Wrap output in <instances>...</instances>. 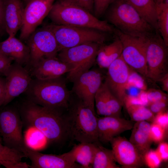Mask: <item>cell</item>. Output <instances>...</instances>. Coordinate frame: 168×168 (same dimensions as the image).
Instances as JSON below:
<instances>
[{
  "label": "cell",
  "instance_id": "obj_41",
  "mask_svg": "<svg viewBox=\"0 0 168 168\" xmlns=\"http://www.w3.org/2000/svg\"><path fill=\"white\" fill-rule=\"evenodd\" d=\"M162 161H166L168 160V144L166 142H160L156 150Z\"/></svg>",
  "mask_w": 168,
  "mask_h": 168
},
{
  "label": "cell",
  "instance_id": "obj_31",
  "mask_svg": "<svg viewBox=\"0 0 168 168\" xmlns=\"http://www.w3.org/2000/svg\"><path fill=\"white\" fill-rule=\"evenodd\" d=\"M102 85L105 101L111 115L120 117L122 104L110 91L105 81Z\"/></svg>",
  "mask_w": 168,
  "mask_h": 168
},
{
  "label": "cell",
  "instance_id": "obj_10",
  "mask_svg": "<svg viewBox=\"0 0 168 168\" xmlns=\"http://www.w3.org/2000/svg\"><path fill=\"white\" fill-rule=\"evenodd\" d=\"M26 40L30 50L29 62L25 67L27 69L42 58L57 56L58 44L52 31L45 26L36 29Z\"/></svg>",
  "mask_w": 168,
  "mask_h": 168
},
{
  "label": "cell",
  "instance_id": "obj_13",
  "mask_svg": "<svg viewBox=\"0 0 168 168\" xmlns=\"http://www.w3.org/2000/svg\"><path fill=\"white\" fill-rule=\"evenodd\" d=\"M102 80L101 72L93 69L79 75L72 82V92L77 98L95 111V97Z\"/></svg>",
  "mask_w": 168,
  "mask_h": 168
},
{
  "label": "cell",
  "instance_id": "obj_1",
  "mask_svg": "<svg viewBox=\"0 0 168 168\" xmlns=\"http://www.w3.org/2000/svg\"><path fill=\"white\" fill-rule=\"evenodd\" d=\"M20 111L24 122L29 127L40 130L49 141L61 142L69 136L66 116L61 111L27 100L21 106Z\"/></svg>",
  "mask_w": 168,
  "mask_h": 168
},
{
  "label": "cell",
  "instance_id": "obj_23",
  "mask_svg": "<svg viewBox=\"0 0 168 168\" xmlns=\"http://www.w3.org/2000/svg\"><path fill=\"white\" fill-rule=\"evenodd\" d=\"M122 46L118 38L107 45L101 44L98 50L96 62L101 68H107L110 65L120 56Z\"/></svg>",
  "mask_w": 168,
  "mask_h": 168
},
{
  "label": "cell",
  "instance_id": "obj_20",
  "mask_svg": "<svg viewBox=\"0 0 168 168\" xmlns=\"http://www.w3.org/2000/svg\"><path fill=\"white\" fill-rule=\"evenodd\" d=\"M24 8L21 0H3L4 19L6 32L15 36L23 23Z\"/></svg>",
  "mask_w": 168,
  "mask_h": 168
},
{
  "label": "cell",
  "instance_id": "obj_11",
  "mask_svg": "<svg viewBox=\"0 0 168 168\" xmlns=\"http://www.w3.org/2000/svg\"><path fill=\"white\" fill-rule=\"evenodd\" d=\"M22 127V121L16 109L6 108L0 112V132L4 145L20 151L26 145Z\"/></svg>",
  "mask_w": 168,
  "mask_h": 168
},
{
  "label": "cell",
  "instance_id": "obj_22",
  "mask_svg": "<svg viewBox=\"0 0 168 168\" xmlns=\"http://www.w3.org/2000/svg\"><path fill=\"white\" fill-rule=\"evenodd\" d=\"M151 124L147 121L136 122L132 128L129 141L143 156L150 149L153 142L150 135Z\"/></svg>",
  "mask_w": 168,
  "mask_h": 168
},
{
  "label": "cell",
  "instance_id": "obj_29",
  "mask_svg": "<svg viewBox=\"0 0 168 168\" xmlns=\"http://www.w3.org/2000/svg\"><path fill=\"white\" fill-rule=\"evenodd\" d=\"M131 120L135 122L147 121L153 122L155 115L146 106L133 105L126 108Z\"/></svg>",
  "mask_w": 168,
  "mask_h": 168
},
{
  "label": "cell",
  "instance_id": "obj_7",
  "mask_svg": "<svg viewBox=\"0 0 168 168\" xmlns=\"http://www.w3.org/2000/svg\"><path fill=\"white\" fill-rule=\"evenodd\" d=\"M101 44L87 43L59 51L57 57L70 67L67 79L72 82L79 75L90 70L96 62L99 49Z\"/></svg>",
  "mask_w": 168,
  "mask_h": 168
},
{
  "label": "cell",
  "instance_id": "obj_42",
  "mask_svg": "<svg viewBox=\"0 0 168 168\" xmlns=\"http://www.w3.org/2000/svg\"><path fill=\"white\" fill-rule=\"evenodd\" d=\"M142 105L138 96L126 95L124 103V105L126 108L132 105Z\"/></svg>",
  "mask_w": 168,
  "mask_h": 168
},
{
  "label": "cell",
  "instance_id": "obj_35",
  "mask_svg": "<svg viewBox=\"0 0 168 168\" xmlns=\"http://www.w3.org/2000/svg\"><path fill=\"white\" fill-rule=\"evenodd\" d=\"M116 0H94V15L97 18L102 16Z\"/></svg>",
  "mask_w": 168,
  "mask_h": 168
},
{
  "label": "cell",
  "instance_id": "obj_36",
  "mask_svg": "<svg viewBox=\"0 0 168 168\" xmlns=\"http://www.w3.org/2000/svg\"><path fill=\"white\" fill-rule=\"evenodd\" d=\"M145 94L148 105L160 100H168L167 95L160 90L150 89L145 91Z\"/></svg>",
  "mask_w": 168,
  "mask_h": 168
},
{
  "label": "cell",
  "instance_id": "obj_12",
  "mask_svg": "<svg viewBox=\"0 0 168 168\" xmlns=\"http://www.w3.org/2000/svg\"><path fill=\"white\" fill-rule=\"evenodd\" d=\"M20 151L25 157L30 160V168H72L81 167L76 163V149L74 147L69 152L58 155L41 153L26 145L21 148Z\"/></svg>",
  "mask_w": 168,
  "mask_h": 168
},
{
  "label": "cell",
  "instance_id": "obj_44",
  "mask_svg": "<svg viewBox=\"0 0 168 168\" xmlns=\"http://www.w3.org/2000/svg\"><path fill=\"white\" fill-rule=\"evenodd\" d=\"M5 94V79L0 76V107L2 106Z\"/></svg>",
  "mask_w": 168,
  "mask_h": 168
},
{
  "label": "cell",
  "instance_id": "obj_30",
  "mask_svg": "<svg viewBox=\"0 0 168 168\" xmlns=\"http://www.w3.org/2000/svg\"><path fill=\"white\" fill-rule=\"evenodd\" d=\"M24 138L26 145L35 150L43 147L47 140L40 130L31 127H30L26 132Z\"/></svg>",
  "mask_w": 168,
  "mask_h": 168
},
{
  "label": "cell",
  "instance_id": "obj_18",
  "mask_svg": "<svg viewBox=\"0 0 168 168\" xmlns=\"http://www.w3.org/2000/svg\"><path fill=\"white\" fill-rule=\"evenodd\" d=\"M27 70L35 78L44 80L62 77L69 72L71 68L57 56L42 58Z\"/></svg>",
  "mask_w": 168,
  "mask_h": 168
},
{
  "label": "cell",
  "instance_id": "obj_40",
  "mask_svg": "<svg viewBox=\"0 0 168 168\" xmlns=\"http://www.w3.org/2000/svg\"><path fill=\"white\" fill-rule=\"evenodd\" d=\"M65 0L81 7L94 14V0Z\"/></svg>",
  "mask_w": 168,
  "mask_h": 168
},
{
  "label": "cell",
  "instance_id": "obj_5",
  "mask_svg": "<svg viewBox=\"0 0 168 168\" xmlns=\"http://www.w3.org/2000/svg\"><path fill=\"white\" fill-rule=\"evenodd\" d=\"M69 113L66 116L69 136L81 142L97 143V119L95 111L78 98L71 105L70 102Z\"/></svg>",
  "mask_w": 168,
  "mask_h": 168
},
{
  "label": "cell",
  "instance_id": "obj_39",
  "mask_svg": "<svg viewBox=\"0 0 168 168\" xmlns=\"http://www.w3.org/2000/svg\"><path fill=\"white\" fill-rule=\"evenodd\" d=\"M153 122L159 125L167 131L168 128L167 111L166 110L156 114Z\"/></svg>",
  "mask_w": 168,
  "mask_h": 168
},
{
  "label": "cell",
  "instance_id": "obj_3",
  "mask_svg": "<svg viewBox=\"0 0 168 168\" xmlns=\"http://www.w3.org/2000/svg\"><path fill=\"white\" fill-rule=\"evenodd\" d=\"M62 77L44 80L32 79L25 92L27 100L43 106L60 111L68 109L71 100L70 93L65 80Z\"/></svg>",
  "mask_w": 168,
  "mask_h": 168
},
{
  "label": "cell",
  "instance_id": "obj_14",
  "mask_svg": "<svg viewBox=\"0 0 168 168\" xmlns=\"http://www.w3.org/2000/svg\"><path fill=\"white\" fill-rule=\"evenodd\" d=\"M54 0H32L24 8L20 40H26L48 15Z\"/></svg>",
  "mask_w": 168,
  "mask_h": 168
},
{
  "label": "cell",
  "instance_id": "obj_38",
  "mask_svg": "<svg viewBox=\"0 0 168 168\" xmlns=\"http://www.w3.org/2000/svg\"><path fill=\"white\" fill-rule=\"evenodd\" d=\"M168 100H162L149 104L147 107L155 115L167 110Z\"/></svg>",
  "mask_w": 168,
  "mask_h": 168
},
{
  "label": "cell",
  "instance_id": "obj_16",
  "mask_svg": "<svg viewBox=\"0 0 168 168\" xmlns=\"http://www.w3.org/2000/svg\"><path fill=\"white\" fill-rule=\"evenodd\" d=\"M5 77V94L3 106L25 92L32 80L28 71L16 63L12 64Z\"/></svg>",
  "mask_w": 168,
  "mask_h": 168
},
{
  "label": "cell",
  "instance_id": "obj_25",
  "mask_svg": "<svg viewBox=\"0 0 168 168\" xmlns=\"http://www.w3.org/2000/svg\"><path fill=\"white\" fill-rule=\"evenodd\" d=\"M25 157L21 151L0 143V166L7 168H28L30 165L22 161Z\"/></svg>",
  "mask_w": 168,
  "mask_h": 168
},
{
  "label": "cell",
  "instance_id": "obj_34",
  "mask_svg": "<svg viewBox=\"0 0 168 168\" xmlns=\"http://www.w3.org/2000/svg\"><path fill=\"white\" fill-rule=\"evenodd\" d=\"M166 131L159 125L152 122L151 124L150 135L152 141L160 143L164 139Z\"/></svg>",
  "mask_w": 168,
  "mask_h": 168
},
{
  "label": "cell",
  "instance_id": "obj_33",
  "mask_svg": "<svg viewBox=\"0 0 168 168\" xmlns=\"http://www.w3.org/2000/svg\"><path fill=\"white\" fill-rule=\"evenodd\" d=\"M143 157L144 163L150 168H158L162 161L156 150L150 149Z\"/></svg>",
  "mask_w": 168,
  "mask_h": 168
},
{
  "label": "cell",
  "instance_id": "obj_15",
  "mask_svg": "<svg viewBox=\"0 0 168 168\" xmlns=\"http://www.w3.org/2000/svg\"><path fill=\"white\" fill-rule=\"evenodd\" d=\"M107 69L105 81L110 91L123 106L132 69L125 62L121 55Z\"/></svg>",
  "mask_w": 168,
  "mask_h": 168
},
{
  "label": "cell",
  "instance_id": "obj_4",
  "mask_svg": "<svg viewBox=\"0 0 168 168\" xmlns=\"http://www.w3.org/2000/svg\"><path fill=\"white\" fill-rule=\"evenodd\" d=\"M110 6L107 19L122 32L134 36L147 37L157 31L126 0H116Z\"/></svg>",
  "mask_w": 168,
  "mask_h": 168
},
{
  "label": "cell",
  "instance_id": "obj_47",
  "mask_svg": "<svg viewBox=\"0 0 168 168\" xmlns=\"http://www.w3.org/2000/svg\"><path fill=\"white\" fill-rule=\"evenodd\" d=\"M2 137L1 135L0 132V143H2Z\"/></svg>",
  "mask_w": 168,
  "mask_h": 168
},
{
  "label": "cell",
  "instance_id": "obj_26",
  "mask_svg": "<svg viewBox=\"0 0 168 168\" xmlns=\"http://www.w3.org/2000/svg\"><path fill=\"white\" fill-rule=\"evenodd\" d=\"M74 147L76 149L75 162L82 168H92L98 147L97 143L81 142Z\"/></svg>",
  "mask_w": 168,
  "mask_h": 168
},
{
  "label": "cell",
  "instance_id": "obj_6",
  "mask_svg": "<svg viewBox=\"0 0 168 168\" xmlns=\"http://www.w3.org/2000/svg\"><path fill=\"white\" fill-rule=\"evenodd\" d=\"M45 26L53 33L58 45L59 52L87 43L102 44L107 39L106 33L95 29L53 23Z\"/></svg>",
  "mask_w": 168,
  "mask_h": 168
},
{
  "label": "cell",
  "instance_id": "obj_37",
  "mask_svg": "<svg viewBox=\"0 0 168 168\" xmlns=\"http://www.w3.org/2000/svg\"><path fill=\"white\" fill-rule=\"evenodd\" d=\"M13 60L0 51V76H6Z\"/></svg>",
  "mask_w": 168,
  "mask_h": 168
},
{
  "label": "cell",
  "instance_id": "obj_32",
  "mask_svg": "<svg viewBox=\"0 0 168 168\" xmlns=\"http://www.w3.org/2000/svg\"><path fill=\"white\" fill-rule=\"evenodd\" d=\"M95 105L98 115L104 116L111 115L105 101L102 84L95 95Z\"/></svg>",
  "mask_w": 168,
  "mask_h": 168
},
{
  "label": "cell",
  "instance_id": "obj_9",
  "mask_svg": "<svg viewBox=\"0 0 168 168\" xmlns=\"http://www.w3.org/2000/svg\"><path fill=\"white\" fill-rule=\"evenodd\" d=\"M122 46L121 56L132 69L147 78L146 51L147 37L131 36L118 29L114 32Z\"/></svg>",
  "mask_w": 168,
  "mask_h": 168
},
{
  "label": "cell",
  "instance_id": "obj_19",
  "mask_svg": "<svg viewBox=\"0 0 168 168\" xmlns=\"http://www.w3.org/2000/svg\"><path fill=\"white\" fill-rule=\"evenodd\" d=\"M133 121L114 116L98 118L97 133L99 140L110 142L114 137L126 131L132 129Z\"/></svg>",
  "mask_w": 168,
  "mask_h": 168
},
{
  "label": "cell",
  "instance_id": "obj_28",
  "mask_svg": "<svg viewBox=\"0 0 168 168\" xmlns=\"http://www.w3.org/2000/svg\"><path fill=\"white\" fill-rule=\"evenodd\" d=\"M112 150L98 145L92 168H119Z\"/></svg>",
  "mask_w": 168,
  "mask_h": 168
},
{
  "label": "cell",
  "instance_id": "obj_21",
  "mask_svg": "<svg viewBox=\"0 0 168 168\" xmlns=\"http://www.w3.org/2000/svg\"><path fill=\"white\" fill-rule=\"evenodd\" d=\"M0 51L22 66L26 67L29 63V47L15 36H9L6 40L0 42Z\"/></svg>",
  "mask_w": 168,
  "mask_h": 168
},
{
  "label": "cell",
  "instance_id": "obj_43",
  "mask_svg": "<svg viewBox=\"0 0 168 168\" xmlns=\"http://www.w3.org/2000/svg\"><path fill=\"white\" fill-rule=\"evenodd\" d=\"M6 32L3 12V0H0V36Z\"/></svg>",
  "mask_w": 168,
  "mask_h": 168
},
{
  "label": "cell",
  "instance_id": "obj_8",
  "mask_svg": "<svg viewBox=\"0 0 168 168\" xmlns=\"http://www.w3.org/2000/svg\"><path fill=\"white\" fill-rule=\"evenodd\" d=\"M168 46L158 31L147 38V78L159 81L168 73Z\"/></svg>",
  "mask_w": 168,
  "mask_h": 168
},
{
  "label": "cell",
  "instance_id": "obj_2",
  "mask_svg": "<svg viewBox=\"0 0 168 168\" xmlns=\"http://www.w3.org/2000/svg\"><path fill=\"white\" fill-rule=\"evenodd\" d=\"M48 16L56 24L91 28L105 33L115 30L106 21L99 20L86 9L65 0L54 3Z\"/></svg>",
  "mask_w": 168,
  "mask_h": 168
},
{
  "label": "cell",
  "instance_id": "obj_46",
  "mask_svg": "<svg viewBox=\"0 0 168 168\" xmlns=\"http://www.w3.org/2000/svg\"><path fill=\"white\" fill-rule=\"evenodd\" d=\"M32 0H23L25 2L26 4L28 2H29L30 1H31Z\"/></svg>",
  "mask_w": 168,
  "mask_h": 168
},
{
  "label": "cell",
  "instance_id": "obj_24",
  "mask_svg": "<svg viewBox=\"0 0 168 168\" xmlns=\"http://www.w3.org/2000/svg\"><path fill=\"white\" fill-rule=\"evenodd\" d=\"M140 16L158 31L156 0H126Z\"/></svg>",
  "mask_w": 168,
  "mask_h": 168
},
{
  "label": "cell",
  "instance_id": "obj_45",
  "mask_svg": "<svg viewBox=\"0 0 168 168\" xmlns=\"http://www.w3.org/2000/svg\"><path fill=\"white\" fill-rule=\"evenodd\" d=\"M161 85L163 90L168 92V73L164 76L159 82Z\"/></svg>",
  "mask_w": 168,
  "mask_h": 168
},
{
  "label": "cell",
  "instance_id": "obj_27",
  "mask_svg": "<svg viewBox=\"0 0 168 168\" xmlns=\"http://www.w3.org/2000/svg\"><path fill=\"white\" fill-rule=\"evenodd\" d=\"M158 31L168 46V0H156Z\"/></svg>",
  "mask_w": 168,
  "mask_h": 168
},
{
  "label": "cell",
  "instance_id": "obj_17",
  "mask_svg": "<svg viewBox=\"0 0 168 168\" xmlns=\"http://www.w3.org/2000/svg\"><path fill=\"white\" fill-rule=\"evenodd\" d=\"M116 162L126 168H138L144 164L143 156L137 148L124 138L117 136L110 142Z\"/></svg>",
  "mask_w": 168,
  "mask_h": 168
}]
</instances>
